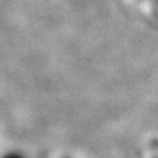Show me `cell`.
<instances>
[{"label":"cell","mask_w":158,"mask_h":158,"mask_svg":"<svg viewBox=\"0 0 158 158\" xmlns=\"http://www.w3.org/2000/svg\"><path fill=\"white\" fill-rule=\"evenodd\" d=\"M65 158H69V157H65Z\"/></svg>","instance_id":"obj_3"},{"label":"cell","mask_w":158,"mask_h":158,"mask_svg":"<svg viewBox=\"0 0 158 158\" xmlns=\"http://www.w3.org/2000/svg\"><path fill=\"white\" fill-rule=\"evenodd\" d=\"M156 7L158 8V0H157V2H156Z\"/></svg>","instance_id":"obj_2"},{"label":"cell","mask_w":158,"mask_h":158,"mask_svg":"<svg viewBox=\"0 0 158 158\" xmlns=\"http://www.w3.org/2000/svg\"><path fill=\"white\" fill-rule=\"evenodd\" d=\"M3 158H27L23 153H19V152H12V153H8Z\"/></svg>","instance_id":"obj_1"}]
</instances>
